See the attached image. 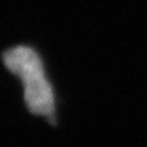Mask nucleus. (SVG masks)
Segmentation results:
<instances>
[{"instance_id": "obj_1", "label": "nucleus", "mask_w": 147, "mask_h": 147, "mask_svg": "<svg viewBox=\"0 0 147 147\" xmlns=\"http://www.w3.org/2000/svg\"><path fill=\"white\" fill-rule=\"evenodd\" d=\"M1 60L8 72L21 80L27 112L55 125L57 101L40 53L30 45H15L1 53Z\"/></svg>"}]
</instances>
